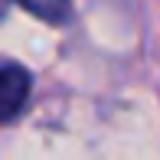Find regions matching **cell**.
Listing matches in <instances>:
<instances>
[{"label": "cell", "mask_w": 160, "mask_h": 160, "mask_svg": "<svg viewBox=\"0 0 160 160\" xmlns=\"http://www.w3.org/2000/svg\"><path fill=\"white\" fill-rule=\"evenodd\" d=\"M7 7H10V0H0V17L7 13Z\"/></svg>", "instance_id": "3"}, {"label": "cell", "mask_w": 160, "mask_h": 160, "mask_svg": "<svg viewBox=\"0 0 160 160\" xmlns=\"http://www.w3.org/2000/svg\"><path fill=\"white\" fill-rule=\"evenodd\" d=\"M17 3L46 23H65L72 13V0H17Z\"/></svg>", "instance_id": "2"}, {"label": "cell", "mask_w": 160, "mask_h": 160, "mask_svg": "<svg viewBox=\"0 0 160 160\" xmlns=\"http://www.w3.org/2000/svg\"><path fill=\"white\" fill-rule=\"evenodd\" d=\"M33 88V78L23 65H0V124L3 121H13L20 111H23L26 98H30Z\"/></svg>", "instance_id": "1"}]
</instances>
